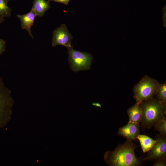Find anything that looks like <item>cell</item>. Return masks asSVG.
Wrapping results in <instances>:
<instances>
[{
  "label": "cell",
  "mask_w": 166,
  "mask_h": 166,
  "mask_svg": "<svg viewBox=\"0 0 166 166\" xmlns=\"http://www.w3.org/2000/svg\"><path fill=\"white\" fill-rule=\"evenodd\" d=\"M159 83L148 76H144L133 88L134 97L136 103L141 102L154 97Z\"/></svg>",
  "instance_id": "3957f363"
},
{
  "label": "cell",
  "mask_w": 166,
  "mask_h": 166,
  "mask_svg": "<svg viewBox=\"0 0 166 166\" xmlns=\"http://www.w3.org/2000/svg\"><path fill=\"white\" fill-rule=\"evenodd\" d=\"M70 0H48L49 1H54L55 2L61 3L65 4V5H67Z\"/></svg>",
  "instance_id": "ac0fdd59"
},
{
  "label": "cell",
  "mask_w": 166,
  "mask_h": 166,
  "mask_svg": "<svg viewBox=\"0 0 166 166\" xmlns=\"http://www.w3.org/2000/svg\"><path fill=\"white\" fill-rule=\"evenodd\" d=\"M142 111L141 125L150 128L163 119L166 115V104L162 103L154 97L140 104Z\"/></svg>",
  "instance_id": "7a4b0ae2"
},
{
  "label": "cell",
  "mask_w": 166,
  "mask_h": 166,
  "mask_svg": "<svg viewBox=\"0 0 166 166\" xmlns=\"http://www.w3.org/2000/svg\"><path fill=\"white\" fill-rule=\"evenodd\" d=\"M155 130L158 131L160 133L164 136L166 135V118L157 122L154 126Z\"/></svg>",
  "instance_id": "9a60e30c"
},
{
  "label": "cell",
  "mask_w": 166,
  "mask_h": 166,
  "mask_svg": "<svg viewBox=\"0 0 166 166\" xmlns=\"http://www.w3.org/2000/svg\"><path fill=\"white\" fill-rule=\"evenodd\" d=\"M17 16L20 20L22 29L25 30L33 39L34 36L31 32V28L33 25L34 19L37 16L34 11L31 9L29 13L26 14L18 15Z\"/></svg>",
  "instance_id": "9c48e42d"
},
{
  "label": "cell",
  "mask_w": 166,
  "mask_h": 166,
  "mask_svg": "<svg viewBox=\"0 0 166 166\" xmlns=\"http://www.w3.org/2000/svg\"><path fill=\"white\" fill-rule=\"evenodd\" d=\"M6 42L3 39L0 38V56L5 51Z\"/></svg>",
  "instance_id": "2e32d148"
},
{
  "label": "cell",
  "mask_w": 166,
  "mask_h": 166,
  "mask_svg": "<svg viewBox=\"0 0 166 166\" xmlns=\"http://www.w3.org/2000/svg\"><path fill=\"white\" fill-rule=\"evenodd\" d=\"M49 1L45 0H34L32 9L36 16H43L45 12L50 8Z\"/></svg>",
  "instance_id": "30bf717a"
},
{
  "label": "cell",
  "mask_w": 166,
  "mask_h": 166,
  "mask_svg": "<svg viewBox=\"0 0 166 166\" xmlns=\"http://www.w3.org/2000/svg\"><path fill=\"white\" fill-rule=\"evenodd\" d=\"M6 1H7V2H9L10 1V0H6Z\"/></svg>",
  "instance_id": "44dd1931"
},
{
  "label": "cell",
  "mask_w": 166,
  "mask_h": 166,
  "mask_svg": "<svg viewBox=\"0 0 166 166\" xmlns=\"http://www.w3.org/2000/svg\"><path fill=\"white\" fill-rule=\"evenodd\" d=\"M136 139L138 140L143 152H147L154 146L156 140L150 137L144 135L139 134Z\"/></svg>",
  "instance_id": "7c38bea8"
},
{
  "label": "cell",
  "mask_w": 166,
  "mask_h": 166,
  "mask_svg": "<svg viewBox=\"0 0 166 166\" xmlns=\"http://www.w3.org/2000/svg\"><path fill=\"white\" fill-rule=\"evenodd\" d=\"M155 99L159 101L166 104V84L159 83L154 94Z\"/></svg>",
  "instance_id": "4fadbf2b"
},
{
  "label": "cell",
  "mask_w": 166,
  "mask_h": 166,
  "mask_svg": "<svg viewBox=\"0 0 166 166\" xmlns=\"http://www.w3.org/2000/svg\"><path fill=\"white\" fill-rule=\"evenodd\" d=\"M4 20H5L4 18V17L0 16V26L1 24L4 21Z\"/></svg>",
  "instance_id": "ffe728a7"
},
{
  "label": "cell",
  "mask_w": 166,
  "mask_h": 166,
  "mask_svg": "<svg viewBox=\"0 0 166 166\" xmlns=\"http://www.w3.org/2000/svg\"><path fill=\"white\" fill-rule=\"evenodd\" d=\"M6 0H0V16L9 17L11 15V10L7 5Z\"/></svg>",
  "instance_id": "5bb4252c"
},
{
  "label": "cell",
  "mask_w": 166,
  "mask_h": 166,
  "mask_svg": "<svg viewBox=\"0 0 166 166\" xmlns=\"http://www.w3.org/2000/svg\"><path fill=\"white\" fill-rule=\"evenodd\" d=\"M92 105H93L94 106H95L97 107H99L100 108H101V104L99 103L93 102L92 103Z\"/></svg>",
  "instance_id": "d6986e66"
},
{
  "label": "cell",
  "mask_w": 166,
  "mask_h": 166,
  "mask_svg": "<svg viewBox=\"0 0 166 166\" xmlns=\"http://www.w3.org/2000/svg\"><path fill=\"white\" fill-rule=\"evenodd\" d=\"M139 124L129 121L127 124L119 128L118 134L127 140H135L140 134Z\"/></svg>",
  "instance_id": "ba28073f"
},
{
  "label": "cell",
  "mask_w": 166,
  "mask_h": 166,
  "mask_svg": "<svg viewBox=\"0 0 166 166\" xmlns=\"http://www.w3.org/2000/svg\"><path fill=\"white\" fill-rule=\"evenodd\" d=\"M136 147L132 140H127L124 143L119 144L114 150L106 152L104 159L111 166L140 165V162L135 153Z\"/></svg>",
  "instance_id": "6da1fadb"
},
{
  "label": "cell",
  "mask_w": 166,
  "mask_h": 166,
  "mask_svg": "<svg viewBox=\"0 0 166 166\" xmlns=\"http://www.w3.org/2000/svg\"><path fill=\"white\" fill-rule=\"evenodd\" d=\"M73 47L67 48L68 59L71 69L75 72L90 69L93 58L92 55L86 52L75 50Z\"/></svg>",
  "instance_id": "277c9868"
},
{
  "label": "cell",
  "mask_w": 166,
  "mask_h": 166,
  "mask_svg": "<svg viewBox=\"0 0 166 166\" xmlns=\"http://www.w3.org/2000/svg\"><path fill=\"white\" fill-rule=\"evenodd\" d=\"M52 38V45L55 47L61 45L67 48L72 47L71 40L73 37L69 33L65 24H61L53 31Z\"/></svg>",
  "instance_id": "8992f818"
},
{
  "label": "cell",
  "mask_w": 166,
  "mask_h": 166,
  "mask_svg": "<svg viewBox=\"0 0 166 166\" xmlns=\"http://www.w3.org/2000/svg\"><path fill=\"white\" fill-rule=\"evenodd\" d=\"M154 166H166V162L165 158L159 159L158 161L154 164Z\"/></svg>",
  "instance_id": "e0dca14e"
},
{
  "label": "cell",
  "mask_w": 166,
  "mask_h": 166,
  "mask_svg": "<svg viewBox=\"0 0 166 166\" xmlns=\"http://www.w3.org/2000/svg\"><path fill=\"white\" fill-rule=\"evenodd\" d=\"M152 149L148 152L143 160H150L164 158L166 155V140L162 136L157 137Z\"/></svg>",
  "instance_id": "52a82bcc"
},
{
  "label": "cell",
  "mask_w": 166,
  "mask_h": 166,
  "mask_svg": "<svg viewBox=\"0 0 166 166\" xmlns=\"http://www.w3.org/2000/svg\"><path fill=\"white\" fill-rule=\"evenodd\" d=\"M11 93L5 85L2 78L0 77V126L4 123L5 117L10 111L13 103Z\"/></svg>",
  "instance_id": "5b68a950"
},
{
  "label": "cell",
  "mask_w": 166,
  "mask_h": 166,
  "mask_svg": "<svg viewBox=\"0 0 166 166\" xmlns=\"http://www.w3.org/2000/svg\"><path fill=\"white\" fill-rule=\"evenodd\" d=\"M127 112L129 118V121L141 123L142 111L140 104L136 103L127 110Z\"/></svg>",
  "instance_id": "8fae6325"
}]
</instances>
